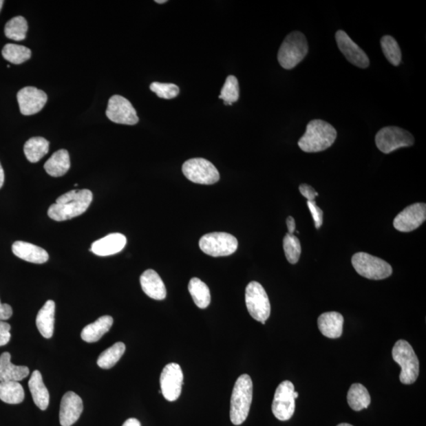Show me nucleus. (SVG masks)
Returning a JSON list of instances; mask_svg holds the SVG:
<instances>
[{"instance_id": "de8ad7c7", "label": "nucleus", "mask_w": 426, "mask_h": 426, "mask_svg": "<svg viewBox=\"0 0 426 426\" xmlns=\"http://www.w3.org/2000/svg\"><path fill=\"white\" fill-rule=\"evenodd\" d=\"M337 426H353V425L348 424V423H341V424L338 425Z\"/></svg>"}, {"instance_id": "37998d69", "label": "nucleus", "mask_w": 426, "mask_h": 426, "mask_svg": "<svg viewBox=\"0 0 426 426\" xmlns=\"http://www.w3.org/2000/svg\"><path fill=\"white\" fill-rule=\"evenodd\" d=\"M123 426H141V423L136 418H129L123 423Z\"/></svg>"}, {"instance_id": "09e8293b", "label": "nucleus", "mask_w": 426, "mask_h": 426, "mask_svg": "<svg viewBox=\"0 0 426 426\" xmlns=\"http://www.w3.org/2000/svg\"><path fill=\"white\" fill-rule=\"evenodd\" d=\"M294 396H295V400H296V398H297L299 397V393H298L297 392H295H295H294Z\"/></svg>"}, {"instance_id": "6e6552de", "label": "nucleus", "mask_w": 426, "mask_h": 426, "mask_svg": "<svg viewBox=\"0 0 426 426\" xmlns=\"http://www.w3.org/2000/svg\"><path fill=\"white\" fill-rule=\"evenodd\" d=\"M376 147L385 154L403 147H412L414 138L406 129L387 127L380 129L375 138Z\"/></svg>"}, {"instance_id": "f03ea898", "label": "nucleus", "mask_w": 426, "mask_h": 426, "mask_svg": "<svg viewBox=\"0 0 426 426\" xmlns=\"http://www.w3.org/2000/svg\"><path fill=\"white\" fill-rule=\"evenodd\" d=\"M337 137V129L330 123L312 120L299 141V148L306 153H319L330 148Z\"/></svg>"}, {"instance_id": "5701e85b", "label": "nucleus", "mask_w": 426, "mask_h": 426, "mask_svg": "<svg viewBox=\"0 0 426 426\" xmlns=\"http://www.w3.org/2000/svg\"><path fill=\"white\" fill-rule=\"evenodd\" d=\"M55 301L48 300L37 314L36 325L41 336L50 339L53 336L54 323H55Z\"/></svg>"}, {"instance_id": "6ab92c4d", "label": "nucleus", "mask_w": 426, "mask_h": 426, "mask_svg": "<svg viewBox=\"0 0 426 426\" xmlns=\"http://www.w3.org/2000/svg\"><path fill=\"white\" fill-rule=\"evenodd\" d=\"M12 252L21 260L30 263L44 264L50 259L47 252L43 248L23 241L14 242Z\"/></svg>"}, {"instance_id": "423d86ee", "label": "nucleus", "mask_w": 426, "mask_h": 426, "mask_svg": "<svg viewBox=\"0 0 426 426\" xmlns=\"http://www.w3.org/2000/svg\"><path fill=\"white\" fill-rule=\"evenodd\" d=\"M352 262L356 272L366 279L381 280L390 277L392 274L390 264L368 253H355Z\"/></svg>"}, {"instance_id": "58836bf2", "label": "nucleus", "mask_w": 426, "mask_h": 426, "mask_svg": "<svg viewBox=\"0 0 426 426\" xmlns=\"http://www.w3.org/2000/svg\"><path fill=\"white\" fill-rule=\"evenodd\" d=\"M10 326L8 323L0 321V347L5 346L10 342Z\"/></svg>"}, {"instance_id": "473e14b6", "label": "nucleus", "mask_w": 426, "mask_h": 426, "mask_svg": "<svg viewBox=\"0 0 426 426\" xmlns=\"http://www.w3.org/2000/svg\"><path fill=\"white\" fill-rule=\"evenodd\" d=\"M2 55L10 63L19 65L29 61L32 52L30 48L25 46L8 44L3 48Z\"/></svg>"}, {"instance_id": "cd10ccee", "label": "nucleus", "mask_w": 426, "mask_h": 426, "mask_svg": "<svg viewBox=\"0 0 426 426\" xmlns=\"http://www.w3.org/2000/svg\"><path fill=\"white\" fill-rule=\"evenodd\" d=\"M50 142L44 138L34 137L27 141L24 145V153L31 163H37L48 153Z\"/></svg>"}, {"instance_id": "39448f33", "label": "nucleus", "mask_w": 426, "mask_h": 426, "mask_svg": "<svg viewBox=\"0 0 426 426\" xmlns=\"http://www.w3.org/2000/svg\"><path fill=\"white\" fill-rule=\"evenodd\" d=\"M392 358L402 369L400 380L404 385H412L419 375V361L412 345L406 341H398L392 349Z\"/></svg>"}, {"instance_id": "0eeeda50", "label": "nucleus", "mask_w": 426, "mask_h": 426, "mask_svg": "<svg viewBox=\"0 0 426 426\" xmlns=\"http://www.w3.org/2000/svg\"><path fill=\"white\" fill-rule=\"evenodd\" d=\"M246 304L253 319L265 325L271 314L270 301L261 284L252 281L246 288Z\"/></svg>"}, {"instance_id": "bb28decb", "label": "nucleus", "mask_w": 426, "mask_h": 426, "mask_svg": "<svg viewBox=\"0 0 426 426\" xmlns=\"http://www.w3.org/2000/svg\"><path fill=\"white\" fill-rule=\"evenodd\" d=\"M194 303L200 309H206L211 303V294L208 286L200 279L194 277L188 285Z\"/></svg>"}, {"instance_id": "c85d7f7f", "label": "nucleus", "mask_w": 426, "mask_h": 426, "mask_svg": "<svg viewBox=\"0 0 426 426\" xmlns=\"http://www.w3.org/2000/svg\"><path fill=\"white\" fill-rule=\"evenodd\" d=\"M348 402L350 408L355 412L368 408L371 402L370 393L366 387L361 384L350 386L348 393Z\"/></svg>"}, {"instance_id": "a211bd4d", "label": "nucleus", "mask_w": 426, "mask_h": 426, "mask_svg": "<svg viewBox=\"0 0 426 426\" xmlns=\"http://www.w3.org/2000/svg\"><path fill=\"white\" fill-rule=\"evenodd\" d=\"M127 238L120 233H112L92 244L90 251L100 257L114 255L126 246Z\"/></svg>"}, {"instance_id": "aec40b11", "label": "nucleus", "mask_w": 426, "mask_h": 426, "mask_svg": "<svg viewBox=\"0 0 426 426\" xmlns=\"http://www.w3.org/2000/svg\"><path fill=\"white\" fill-rule=\"evenodd\" d=\"M142 288L145 295L155 300H164L167 296V290L163 280L159 274L153 269H148L140 277Z\"/></svg>"}, {"instance_id": "72a5a7b5", "label": "nucleus", "mask_w": 426, "mask_h": 426, "mask_svg": "<svg viewBox=\"0 0 426 426\" xmlns=\"http://www.w3.org/2000/svg\"><path fill=\"white\" fill-rule=\"evenodd\" d=\"M383 52L393 66L398 67L402 61V52L397 41L391 36H384L381 40Z\"/></svg>"}, {"instance_id": "7ed1b4c3", "label": "nucleus", "mask_w": 426, "mask_h": 426, "mask_svg": "<svg viewBox=\"0 0 426 426\" xmlns=\"http://www.w3.org/2000/svg\"><path fill=\"white\" fill-rule=\"evenodd\" d=\"M253 400V382L247 374L237 379L231 398L230 418L235 425H242L249 415Z\"/></svg>"}, {"instance_id": "ea45409f", "label": "nucleus", "mask_w": 426, "mask_h": 426, "mask_svg": "<svg viewBox=\"0 0 426 426\" xmlns=\"http://www.w3.org/2000/svg\"><path fill=\"white\" fill-rule=\"evenodd\" d=\"M299 191L301 195L310 202L315 201L316 197L318 196V193L316 192L314 188L308 184H301L299 187Z\"/></svg>"}, {"instance_id": "ddd939ff", "label": "nucleus", "mask_w": 426, "mask_h": 426, "mask_svg": "<svg viewBox=\"0 0 426 426\" xmlns=\"http://www.w3.org/2000/svg\"><path fill=\"white\" fill-rule=\"evenodd\" d=\"M161 393L167 401L174 402L179 398L183 384L182 370L179 364L165 366L160 375Z\"/></svg>"}, {"instance_id": "9d476101", "label": "nucleus", "mask_w": 426, "mask_h": 426, "mask_svg": "<svg viewBox=\"0 0 426 426\" xmlns=\"http://www.w3.org/2000/svg\"><path fill=\"white\" fill-rule=\"evenodd\" d=\"M187 179L198 184L213 185L220 180V173L211 162L203 158L187 160L182 165Z\"/></svg>"}, {"instance_id": "2f4dec72", "label": "nucleus", "mask_w": 426, "mask_h": 426, "mask_svg": "<svg viewBox=\"0 0 426 426\" xmlns=\"http://www.w3.org/2000/svg\"><path fill=\"white\" fill-rule=\"evenodd\" d=\"M28 31V23L23 16H17L10 19L5 25L4 32L8 39L16 41L25 39Z\"/></svg>"}, {"instance_id": "4468645a", "label": "nucleus", "mask_w": 426, "mask_h": 426, "mask_svg": "<svg viewBox=\"0 0 426 426\" xmlns=\"http://www.w3.org/2000/svg\"><path fill=\"white\" fill-rule=\"evenodd\" d=\"M426 219V204L415 203L404 209L393 221L394 228L401 233H411L422 225Z\"/></svg>"}, {"instance_id": "e433bc0d", "label": "nucleus", "mask_w": 426, "mask_h": 426, "mask_svg": "<svg viewBox=\"0 0 426 426\" xmlns=\"http://www.w3.org/2000/svg\"><path fill=\"white\" fill-rule=\"evenodd\" d=\"M149 88L162 99H173L180 94V88L171 83H153Z\"/></svg>"}, {"instance_id": "f3484780", "label": "nucleus", "mask_w": 426, "mask_h": 426, "mask_svg": "<svg viewBox=\"0 0 426 426\" xmlns=\"http://www.w3.org/2000/svg\"><path fill=\"white\" fill-rule=\"evenodd\" d=\"M83 412L82 398L73 392H68L62 398L59 409V423L62 426H72L79 419Z\"/></svg>"}, {"instance_id": "a18cd8bd", "label": "nucleus", "mask_w": 426, "mask_h": 426, "mask_svg": "<svg viewBox=\"0 0 426 426\" xmlns=\"http://www.w3.org/2000/svg\"><path fill=\"white\" fill-rule=\"evenodd\" d=\"M156 3H159V4H162V3H165L168 1H167V0H156L155 1Z\"/></svg>"}, {"instance_id": "20e7f679", "label": "nucleus", "mask_w": 426, "mask_h": 426, "mask_svg": "<svg viewBox=\"0 0 426 426\" xmlns=\"http://www.w3.org/2000/svg\"><path fill=\"white\" fill-rule=\"evenodd\" d=\"M309 52L308 42L303 34L295 31L290 32L282 43L278 52V61L283 68H295L303 61Z\"/></svg>"}, {"instance_id": "f8f14e48", "label": "nucleus", "mask_w": 426, "mask_h": 426, "mask_svg": "<svg viewBox=\"0 0 426 426\" xmlns=\"http://www.w3.org/2000/svg\"><path fill=\"white\" fill-rule=\"evenodd\" d=\"M106 116L111 122L123 125H136L139 121L137 111L131 102L120 95L111 97Z\"/></svg>"}, {"instance_id": "393cba45", "label": "nucleus", "mask_w": 426, "mask_h": 426, "mask_svg": "<svg viewBox=\"0 0 426 426\" xmlns=\"http://www.w3.org/2000/svg\"><path fill=\"white\" fill-rule=\"evenodd\" d=\"M113 318L111 316H103L95 322L85 326L81 333V337L86 343H96L103 337L105 334L111 330L113 325Z\"/></svg>"}, {"instance_id": "b1692460", "label": "nucleus", "mask_w": 426, "mask_h": 426, "mask_svg": "<svg viewBox=\"0 0 426 426\" xmlns=\"http://www.w3.org/2000/svg\"><path fill=\"white\" fill-rule=\"evenodd\" d=\"M32 400H34L36 406L45 411L48 405H50V392L47 391L44 381H43L42 375L39 370H35L32 374L28 383Z\"/></svg>"}, {"instance_id": "a878e982", "label": "nucleus", "mask_w": 426, "mask_h": 426, "mask_svg": "<svg viewBox=\"0 0 426 426\" xmlns=\"http://www.w3.org/2000/svg\"><path fill=\"white\" fill-rule=\"evenodd\" d=\"M47 173L52 177H61L71 168V159L68 151L58 150L47 160L44 166Z\"/></svg>"}, {"instance_id": "f704fd0d", "label": "nucleus", "mask_w": 426, "mask_h": 426, "mask_svg": "<svg viewBox=\"0 0 426 426\" xmlns=\"http://www.w3.org/2000/svg\"><path fill=\"white\" fill-rule=\"evenodd\" d=\"M219 98L224 100L225 105H231L239 100V84L234 75H229L226 78Z\"/></svg>"}, {"instance_id": "1a4fd4ad", "label": "nucleus", "mask_w": 426, "mask_h": 426, "mask_svg": "<svg viewBox=\"0 0 426 426\" xmlns=\"http://www.w3.org/2000/svg\"><path fill=\"white\" fill-rule=\"evenodd\" d=\"M238 240L233 235L225 233H209L199 241L200 249L214 257L233 255L238 248Z\"/></svg>"}, {"instance_id": "a19ab883", "label": "nucleus", "mask_w": 426, "mask_h": 426, "mask_svg": "<svg viewBox=\"0 0 426 426\" xmlns=\"http://www.w3.org/2000/svg\"><path fill=\"white\" fill-rule=\"evenodd\" d=\"M13 310L8 304H3L0 301V321H7L12 317Z\"/></svg>"}, {"instance_id": "c756f323", "label": "nucleus", "mask_w": 426, "mask_h": 426, "mask_svg": "<svg viewBox=\"0 0 426 426\" xmlns=\"http://www.w3.org/2000/svg\"><path fill=\"white\" fill-rule=\"evenodd\" d=\"M25 392L18 381L0 382V400L9 404L23 402Z\"/></svg>"}, {"instance_id": "2eb2a0df", "label": "nucleus", "mask_w": 426, "mask_h": 426, "mask_svg": "<svg viewBox=\"0 0 426 426\" xmlns=\"http://www.w3.org/2000/svg\"><path fill=\"white\" fill-rule=\"evenodd\" d=\"M17 99L21 114L32 116L43 109L47 103V96L44 91L28 86L19 92Z\"/></svg>"}, {"instance_id": "49530a36", "label": "nucleus", "mask_w": 426, "mask_h": 426, "mask_svg": "<svg viewBox=\"0 0 426 426\" xmlns=\"http://www.w3.org/2000/svg\"><path fill=\"white\" fill-rule=\"evenodd\" d=\"M4 1L3 0H0V12H1L2 8L3 6Z\"/></svg>"}, {"instance_id": "c9c22d12", "label": "nucleus", "mask_w": 426, "mask_h": 426, "mask_svg": "<svg viewBox=\"0 0 426 426\" xmlns=\"http://www.w3.org/2000/svg\"><path fill=\"white\" fill-rule=\"evenodd\" d=\"M284 250L285 256L289 263H298L301 253V247L299 239L294 235L287 234L284 238Z\"/></svg>"}, {"instance_id": "79ce46f5", "label": "nucleus", "mask_w": 426, "mask_h": 426, "mask_svg": "<svg viewBox=\"0 0 426 426\" xmlns=\"http://www.w3.org/2000/svg\"><path fill=\"white\" fill-rule=\"evenodd\" d=\"M287 225L288 234L293 235L295 231L296 224L295 219L292 217H288L287 219Z\"/></svg>"}, {"instance_id": "4be33fe9", "label": "nucleus", "mask_w": 426, "mask_h": 426, "mask_svg": "<svg viewBox=\"0 0 426 426\" xmlns=\"http://www.w3.org/2000/svg\"><path fill=\"white\" fill-rule=\"evenodd\" d=\"M12 356L4 352L0 355V382L20 381L30 374V369L24 365H15L12 363Z\"/></svg>"}, {"instance_id": "dca6fc26", "label": "nucleus", "mask_w": 426, "mask_h": 426, "mask_svg": "<svg viewBox=\"0 0 426 426\" xmlns=\"http://www.w3.org/2000/svg\"><path fill=\"white\" fill-rule=\"evenodd\" d=\"M336 40L339 50L343 54L350 63L359 68H368L370 66V59L366 53L343 30H338Z\"/></svg>"}, {"instance_id": "412c9836", "label": "nucleus", "mask_w": 426, "mask_h": 426, "mask_svg": "<svg viewBox=\"0 0 426 426\" xmlns=\"http://www.w3.org/2000/svg\"><path fill=\"white\" fill-rule=\"evenodd\" d=\"M317 325L322 335L337 339L342 336L343 317L337 312H327L318 317Z\"/></svg>"}, {"instance_id": "c03bdc74", "label": "nucleus", "mask_w": 426, "mask_h": 426, "mask_svg": "<svg viewBox=\"0 0 426 426\" xmlns=\"http://www.w3.org/2000/svg\"><path fill=\"white\" fill-rule=\"evenodd\" d=\"M4 183V171L1 164H0V189L3 186Z\"/></svg>"}, {"instance_id": "4c0bfd02", "label": "nucleus", "mask_w": 426, "mask_h": 426, "mask_svg": "<svg viewBox=\"0 0 426 426\" xmlns=\"http://www.w3.org/2000/svg\"><path fill=\"white\" fill-rule=\"evenodd\" d=\"M312 218H314L315 228L319 229L323 224V211L317 206L316 201L307 202Z\"/></svg>"}, {"instance_id": "9b49d317", "label": "nucleus", "mask_w": 426, "mask_h": 426, "mask_svg": "<svg viewBox=\"0 0 426 426\" xmlns=\"http://www.w3.org/2000/svg\"><path fill=\"white\" fill-rule=\"evenodd\" d=\"M295 386L292 382L284 381L275 392L272 411L274 416L279 420H288L295 411Z\"/></svg>"}, {"instance_id": "f257e3e1", "label": "nucleus", "mask_w": 426, "mask_h": 426, "mask_svg": "<svg viewBox=\"0 0 426 426\" xmlns=\"http://www.w3.org/2000/svg\"><path fill=\"white\" fill-rule=\"evenodd\" d=\"M93 198V193L86 189L64 193L48 209V217L58 222L79 217L89 209Z\"/></svg>"}, {"instance_id": "7c9ffc66", "label": "nucleus", "mask_w": 426, "mask_h": 426, "mask_svg": "<svg viewBox=\"0 0 426 426\" xmlns=\"http://www.w3.org/2000/svg\"><path fill=\"white\" fill-rule=\"evenodd\" d=\"M126 346L122 342H118L102 352L97 359V365L101 369L109 370L113 368L125 353Z\"/></svg>"}]
</instances>
